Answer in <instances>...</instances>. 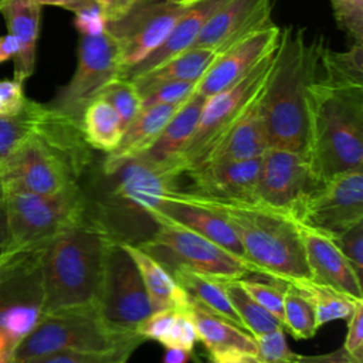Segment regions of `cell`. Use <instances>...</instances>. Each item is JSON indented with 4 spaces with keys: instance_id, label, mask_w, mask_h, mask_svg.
Returning <instances> with one entry per match:
<instances>
[{
    "instance_id": "1",
    "label": "cell",
    "mask_w": 363,
    "mask_h": 363,
    "mask_svg": "<svg viewBox=\"0 0 363 363\" xmlns=\"http://www.w3.org/2000/svg\"><path fill=\"white\" fill-rule=\"evenodd\" d=\"M325 43L308 40L306 30L286 26L279 31L277 48L258 105L268 147L306 155L309 122L306 89L319 68Z\"/></svg>"
},
{
    "instance_id": "2",
    "label": "cell",
    "mask_w": 363,
    "mask_h": 363,
    "mask_svg": "<svg viewBox=\"0 0 363 363\" xmlns=\"http://www.w3.org/2000/svg\"><path fill=\"white\" fill-rule=\"evenodd\" d=\"M91 160L81 123L45 104L30 136L0 162V176L6 189L58 194L79 186Z\"/></svg>"
},
{
    "instance_id": "3",
    "label": "cell",
    "mask_w": 363,
    "mask_h": 363,
    "mask_svg": "<svg viewBox=\"0 0 363 363\" xmlns=\"http://www.w3.org/2000/svg\"><path fill=\"white\" fill-rule=\"evenodd\" d=\"M319 69V68H318ZM306 157L320 182L363 169V82L319 74L308 85Z\"/></svg>"
},
{
    "instance_id": "4",
    "label": "cell",
    "mask_w": 363,
    "mask_h": 363,
    "mask_svg": "<svg viewBox=\"0 0 363 363\" xmlns=\"http://www.w3.org/2000/svg\"><path fill=\"white\" fill-rule=\"evenodd\" d=\"M112 240L111 230L88 208L41 245L44 313L95 303Z\"/></svg>"
},
{
    "instance_id": "5",
    "label": "cell",
    "mask_w": 363,
    "mask_h": 363,
    "mask_svg": "<svg viewBox=\"0 0 363 363\" xmlns=\"http://www.w3.org/2000/svg\"><path fill=\"white\" fill-rule=\"evenodd\" d=\"M189 193L231 225L242 247L244 258L255 268L257 275L286 284L311 279L298 223L292 216L257 201L223 200Z\"/></svg>"
},
{
    "instance_id": "6",
    "label": "cell",
    "mask_w": 363,
    "mask_h": 363,
    "mask_svg": "<svg viewBox=\"0 0 363 363\" xmlns=\"http://www.w3.org/2000/svg\"><path fill=\"white\" fill-rule=\"evenodd\" d=\"M145 339L136 332L106 322L95 303L47 312L34 329L17 345L14 363L45 353L71 350L108 353L136 350Z\"/></svg>"
},
{
    "instance_id": "7",
    "label": "cell",
    "mask_w": 363,
    "mask_h": 363,
    "mask_svg": "<svg viewBox=\"0 0 363 363\" xmlns=\"http://www.w3.org/2000/svg\"><path fill=\"white\" fill-rule=\"evenodd\" d=\"M88 197L81 186L58 194H37L6 189L10 247L7 251L45 244L88 211Z\"/></svg>"
},
{
    "instance_id": "8",
    "label": "cell",
    "mask_w": 363,
    "mask_h": 363,
    "mask_svg": "<svg viewBox=\"0 0 363 363\" xmlns=\"http://www.w3.org/2000/svg\"><path fill=\"white\" fill-rule=\"evenodd\" d=\"M162 262L170 272L177 268L220 279L257 275L255 268L211 240L177 224L156 223L155 233L136 244Z\"/></svg>"
},
{
    "instance_id": "9",
    "label": "cell",
    "mask_w": 363,
    "mask_h": 363,
    "mask_svg": "<svg viewBox=\"0 0 363 363\" xmlns=\"http://www.w3.org/2000/svg\"><path fill=\"white\" fill-rule=\"evenodd\" d=\"M40 247L9 251L0 271V332L17 345L44 315Z\"/></svg>"
},
{
    "instance_id": "10",
    "label": "cell",
    "mask_w": 363,
    "mask_h": 363,
    "mask_svg": "<svg viewBox=\"0 0 363 363\" xmlns=\"http://www.w3.org/2000/svg\"><path fill=\"white\" fill-rule=\"evenodd\" d=\"M193 1L130 0L116 18L106 21L105 33L116 43L119 50L121 77L164 43Z\"/></svg>"
},
{
    "instance_id": "11",
    "label": "cell",
    "mask_w": 363,
    "mask_h": 363,
    "mask_svg": "<svg viewBox=\"0 0 363 363\" xmlns=\"http://www.w3.org/2000/svg\"><path fill=\"white\" fill-rule=\"evenodd\" d=\"M121 74L118 45L106 33L96 37L81 35L75 71L47 105L81 123L85 108Z\"/></svg>"
},
{
    "instance_id": "12",
    "label": "cell",
    "mask_w": 363,
    "mask_h": 363,
    "mask_svg": "<svg viewBox=\"0 0 363 363\" xmlns=\"http://www.w3.org/2000/svg\"><path fill=\"white\" fill-rule=\"evenodd\" d=\"M272 55L274 52L224 91L207 98L197 126L179 157V170L182 176L259 95L271 67Z\"/></svg>"
},
{
    "instance_id": "13",
    "label": "cell",
    "mask_w": 363,
    "mask_h": 363,
    "mask_svg": "<svg viewBox=\"0 0 363 363\" xmlns=\"http://www.w3.org/2000/svg\"><path fill=\"white\" fill-rule=\"evenodd\" d=\"M95 306L106 322L129 330H136V326L152 313L140 272L122 241L115 238L106 251Z\"/></svg>"
},
{
    "instance_id": "14",
    "label": "cell",
    "mask_w": 363,
    "mask_h": 363,
    "mask_svg": "<svg viewBox=\"0 0 363 363\" xmlns=\"http://www.w3.org/2000/svg\"><path fill=\"white\" fill-rule=\"evenodd\" d=\"M294 218L330 237L363 221V169L322 182L303 200Z\"/></svg>"
},
{
    "instance_id": "15",
    "label": "cell",
    "mask_w": 363,
    "mask_h": 363,
    "mask_svg": "<svg viewBox=\"0 0 363 363\" xmlns=\"http://www.w3.org/2000/svg\"><path fill=\"white\" fill-rule=\"evenodd\" d=\"M320 183L306 155L268 147L261 156L255 201L295 217Z\"/></svg>"
},
{
    "instance_id": "16",
    "label": "cell",
    "mask_w": 363,
    "mask_h": 363,
    "mask_svg": "<svg viewBox=\"0 0 363 363\" xmlns=\"http://www.w3.org/2000/svg\"><path fill=\"white\" fill-rule=\"evenodd\" d=\"M102 174L111 184L106 193V204L145 217H149V213L157 207L164 194L177 189L176 182L180 177L173 170L150 162L143 155L132 157Z\"/></svg>"
},
{
    "instance_id": "17",
    "label": "cell",
    "mask_w": 363,
    "mask_h": 363,
    "mask_svg": "<svg viewBox=\"0 0 363 363\" xmlns=\"http://www.w3.org/2000/svg\"><path fill=\"white\" fill-rule=\"evenodd\" d=\"M272 0H228L207 21L190 48H207L217 55L272 24Z\"/></svg>"
},
{
    "instance_id": "18",
    "label": "cell",
    "mask_w": 363,
    "mask_h": 363,
    "mask_svg": "<svg viewBox=\"0 0 363 363\" xmlns=\"http://www.w3.org/2000/svg\"><path fill=\"white\" fill-rule=\"evenodd\" d=\"M149 218L155 224L166 221L186 227L244 258L242 247L231 225L218 213L197 201L187 190H170L149 213Z\"/></svg>"
},
{
    "instance_id": "19",
    "label": "cell",
    "mask_w": 363,
    "mask_h": 363,
    "mask_svg": "<svg viewBox=\"0 0 363 363\" xmlns=\"http://www.w3.org/2000/svg\"><path fill=\"white\" fill-rule=\"evenodd\" d=\"M281 28L274 23L251 34L237 45L218 54L197 82L196 92L213 96L251 72L265 57L274 52Z\"/></svg>"
},
{
    "instance_id": "20",
    "label": "cell",
    "mask_w": 363,
    "mask_h": 363,
    "mask_svg": "<svg viewBox=\"0 0 363 363\" xmlns=\"http://www.w3.org/2000/svg\"><path fill=\"white\" fill-rule=\"evenodd\" d=\"M296 223L311 279L356 301H363L362 281L340 252L333 237Z\"/></svg>"
},
{
    "instance_id": "21",
    "label": "cell",
    "mask_w": 363,
    "mask_h": 363,
    "mask_svg": "<svg viewBox=\"0 0 363 363\" xmlns=\"http://www.w3.org/2000/svg\"><path fill=\"white\" fill-rule=\"evenodd\" d=\"M261 157L206 164L187 172L191 180L189 191L238 201H255Z\"/></svg>"
},
{
    "instance_id": "22",
    "label": "cell",
    "mask_w": 363,
    "mask_h": 363,
    "mask_svg": "<svg viewBox=\"0 0 363 363\" xmlns=\"http://www.w3.org/2000/svg\"><path fill=\"white\" fill-rule=\"evenodd\" d=\"M258 98L259 95L245 109V112L191 164L187 172L211 163L262 156V153L268 149V142L259 112Z\"/></svg>"
},
{
    "instance_id": "23",
    "label": "cell",
    "mask_w": 363,
    "mask_h": 363,
    "mask_svg": "<svg viewBox=\"0 0 363 363\" xmlns=\"http://www.w3.org/2000/svg\"><path fill=\"white\" fill-rule=\"evenodd\" d=\"M41 10L43 6L34 0H7L0 7V13L6 21L9 34L14 37L18 45V51L13 58V79L23 85L35 69Z\"/></svg>"
},
{
    "instance_id": "24",
    "label": "cell",
    "mask_w": 363,
    "mask_h": 363,
    "mask_svg": "<svg viewBox=\"0 0 363 363\" xmlns=\"http://www.w3.org/2000/svg\"><path fill=\"white\" fill-rule=\"evenodd\" d=\"M206 101L207 98L199 92L189 96L166 123L153 145L142 155L150 162L182 176L179 157L197 126Z\"/></svg>"
},
{
    "instance_id": "25",
    "label": "cell",
    "mask_w": 363,
    "mask_h": 363,
    "mask_svg": "<svg viewBox=\"0 0 363 363\" xmlns=\"http://www.w3.org/2000/svg\"><path fill=\"white\" fill-rule=\"evenodd\" d=\"M180 105L182 104H169L143 108L139 115L123 129L116 147L106 153L101 164V172L108 173L121 163L145 153L157 139Z\"/></svg>"
},
{
    "instance_id": "26",
    "label": "cell",
    "mask_w": 363,
    "mask_h": 363,
    "mask_svg": "<svg viewBox=\"0 0 363 363\" xmlns=\"http://www.w3.org/2000/svg\"><path fill=\"white\" fill-rule=\"evenodd\" d=\"M228 0H194L182 18L176 23L164 43L146 60L126 71L122 77L130 78L147 69H152L172 57L189 50L207 21L217 13V10Z\"/></svg>"
},
{
    "instance_id": "27",
    "label": "cell",
    "mask_w": 363,
    "mask_h": 363,
    "mask_svg": "<svg viewBox=\"0 0 363 363\" xmlns=\"http://www.w3.org/2000/svg\"><path fill=\"white\" fill-rule=\"evenodd\" d=\"M186 309L196 326L197 339L206 346L208 353L235 350L254 357L257 346L251 333L208 311L193 298H189Z\"/></svg>"
},
{
    "instance_id": "28",
    "label": "cell",
    "mask_w": 363,
    "mask_h": 363,
    "mask_svg": "<svg viewBox=\"0 0 363 363\" xmlns=\"http://www.w3.org/2000/svg\"><path fill=\"white\" fill-rule=\"evenodd\" d=\"M122 245L133 258L145 289L149 296L152 312L160 309H186L189 305V295L176 282L172 272L149 252L139 245L129 241H122Z\"/></svg>"
},
{
    "instance_id": "29",
    "label": "cell",
    "mask_w": 363,
    "mask_h": 363,
    "mask_svg": "<svg viewBox=\"0 0 363 363\" xmlns=\"http://www.w3.org/2000/svg\"><path fill=\"white\" fill-rule=\"evenodd\" d=\"M217 54L207 48H189L166 62L133 75L130 79L138 88L140 96L149 91L170 82H199Z\"/></svg>"
},
{
    "instance_id": "30",
    "label": "cell",
    "mask_w": 363,
    "mask_h": 363,
    "mask_svg": "<svg viewBox=\"0 0 363 363\" xmlns=\"http://www.w3.org/2000/svg\"><path fill=\"white\" fill-rule=\"evenodd\" d=\"M81 130L91 149L109 153L116 147L123 128L116 111L102 98L94 99L84 111Z\"/></svg>"
},
{
    "instance_id": "31",
    "label": "cell",
    "mask_w": 363,
    "mask_h": 363,
    "mask_svg": "<svg viewBox=\"0 0 363 363\" xmlns=\"http://www.w3.org/2000/svg\"><path fill=\"white\" fill-rule=\"evenodd\" d=\"M172 275L190 298L200 302L208 311L244 329L238 315L235 313L233 305L228 301L227 294L224 292L221 284L217 279L184 268H177L172 271Z\"/></svg>"
},
{
    "instance_id": "32",
    "label": "cell",
    "mask_w": 363,
    "mask_h": 363,
    "mask_svg": "<svg viewBox=\"0 0 363 363\" xmlns=\"http://www.w3.org/2000/svg\"><path fill=\"white\" fill-rule=\"evenodd\" d=\"M299 294L305 296V299L311 303L318 328L336 320V319H347L354 306L359 302L330 286L313 282L312 279H301L289 284Z\"/></svg>"
},
{
    "instance_id": "33",
    "label": "cell",
    "mask_w": 363,
    "mask_h": 363,
    "mask_svg": "<svg viewBox=\"0 0 363 363\" xmlns=\"http://www.w3.org/2000/svg\"><path fill=\"white\" fill-rule=\"evenodd\" d=\"M217 279L228 296L235 313L238 315L244 329L254 337L271 332L277 328H284L282 323L267 309H264L255 299H252L238 284L237 279Z\"/></svg>"
},
{
    "instance_id": "34",
    "label": "cell",
    "mask_w": 363,
    "mask_h": 363,
    "mask_svg": "<svg viewBox=\"0 0 363 363\" xmlns=\"http://www.w3.org/2000/svg\"><path fill=\"white\" fill-rule=\"evenodd\" d=\"M44 111L45 104L26 98L17 112L0 115V162L30 136Z\"/></svg>"
},
{
    "instance_id": "35",
    "label": "cell",
    "mask_w": 363,
    "mask_h": 363,
    "mask_svg": "<svg viewBox=\"0 0 363 363\" xmlns=\"http://www.w3.org/2000/svg\"><path fill=\"white\" fill-rule=\"evenodd\" d=\"M282 326L295 339H311L319 329L311 303L289 284L284 294Z\"/></svg>"
},
{
    "instance_id": "36",
    "label": "cell",
    "mask_w": 363,
    "mask_h": 363,
    "mask_svg": "<svg viewBox=\"0 0 363 363\" xmlns=\"http://www.w3.org/2000/svg\"><path fill=\"white\" fill-rule=\"evenodd\" d=\"M99 98L111 104L116 111L122 128L125 129L142 111V96L135 84L123 77L111 81L101 92Z\"/></svg>"
},
{
    "instance_id": "37",
    "label": "cell",
    "mask_w": 363,
    "mask_h": 363,
    "mask_svg": "<svg viewBox=\"0 0 363 363\" xmlns=\"http://www.w3.org/2000/svg\"><path fill=\"white\" fill-rule=\"evenodd\" d=\"M242 289L255 299L264 309L272 313L282 323V305L286 282L272 278H254L247 275L237 279Z\"/></svg>"
},
{
    "instance_id": "38",
    "label": "cell",
    "mask_w": 363,
    "mask_h": 363,
    "mask_svg": "<svg viewBox=\"0 0 363 363\" xmlns=\"http://www.w3.org/2000/svg\"><path fill=\"white\" fill-rule=\"evenodd\" d=\"M255 339V363H299L302 354L291 350L284 328L262 333Z\"/></svg>"
},
{
    "instance_id": "39",
    "label": "cell",
    "mask_w": 363,
    "mask_h": 363,
    "mask_svg": "<svg viewBox=\"0 0 363 363\" xmlns=\"http://www.w3.org/2000/svg\"><path fill=\"white\" fill-rule=\"evenodd\" d=\"M133 349H122L108 353H82L71 350H60L34 356L20 363H126Z\"/></svg>"
},
{
    "instance_id": "40",
    "label": "cell",
    "mask_w": 363,
    "mask_h": 363,
    "mask_svg": "<svg viewBox=\"0 0 363 363\" xmlns=\"http://www.w3.org/2000/svg\"><path fill=\"white\" fill-rule=\"evenodd\" d=\"M337 27L353 43H363V0H329Z\"/></svg>"
},
{
    "instance_id": "41",
    "label": "cell",
    "mask_w": 363,
    "mask_h": 363,
    "mask_svg": "<svg viewBox=\"0 0 363 363\" xmlns=\"http://www.w3.org/2000/svg\"><path fill=\"white\" fill-rule=\"evenodd\" d=\"M343 257L347 259L356 275L362 279L363 269V221L356 223L339 235L333 237Z\"/></svg>"
},
{
    "instance_id": "42",
    "label": "cell",
    "mask_w": 363,
    "mask_h": 363,
    "mask_svg": "<svg viewBox=\"0 0 363 363\" xmlns=\"http://www.w3.org/2000/svg\"><path fill=\"white\" fill-rule=\"evenodd\" d=\"M197 82H170L142 95V109L156 105L183 104L196 92Z\"/></svg>"
},
{
    "instance_id": "43",
    "label": "cell",
    "mask_w": 363,
    "mask_h": 363,
    "mask_svg": "<svg viewBox=\"0 0 363 363\" xmlns=\"http://www.w3.org/2000/svg\"><path fill=\"white\" fill-rule=\"evenodd\" d=\"M177 312H179V309H172V308L155 311L150 315H147L136 326V332L145 340H156L163 345L172 326H173Z\"/></svg>"
},
{
    "instance_id": "44",
    "label": "cell",
    "mask_w": 363,
    "mask_h": 363,
    "mask_svg": "<svg viewBox=\"0 0 363 363\" xmlns=\"http://www.w3.org/2000/svg\"><path fill=\"white\" fill-rule=\"evenodd\" d=\"M196 326L189 315L187 309H179L173 326L163 343L164 347H179L187 352H193L197 342Z\"/></svg>"
},
{
    "instance_id": "45",
    "label": "cell",
    "mask_w": 363,
    "mask_h": 363,
    "mask_svg": "<svg viewBox=\"0 0 363 363\" xmlns=\"http://www.w3.org/2000/svg\"><path fill=\"white\" fill-rule=\"evenodd\" d=\"M347 333L343 349L353 363H363V302H359L347 318Z\"/></svg>"
},
{
    "instance_id": "46",
    "label": "cell",
    "mask_w": 363,
    "mask_h": 363,
    "mask_svg": "<svg viewBox=\"0 0 363 363\" xmlns=\"http://www.w3.org/2000/svg\"><path fill=\"white\" fill-rule=\"evenodd\" d=\"M74 14V26L81 35L96 37L106 31V18L96 3Z\"/></svg>"
},
{
    "instance_id": "47",
    "label": "cell",
    "mask_w": 363,
    "mask_h": 363,
    "mask_svg": "<svg viewBox=\"0 0 363 363\" xmlns=\"http://www.w3.org/2000/svg\"><path fill=\"white\" fill-rule=\"evenodd\" d=\"M299 363H353L343 346L328 352L322 354H313V356H302Z\"/></svg>"
},
{
    "instance_id": "48",
    "label": "cell",
    "mask_w": 363,
    "mask_h": 363,
    "mask_svg": "<svg viewBox=\"0 0 363 363\" xmlns=\"http://www.w3.org/2000/svg\"><path fill=\"white\" fill-rule=\"evenodd\" d=\"M208 360L210 363H255L252 356L235 350L208 353Z\"/></svg>"
},
{
    "instance_id": "49",
    "label": "cell",
    "mask_w": 363,
    "mask_h": 363,
    "mask_svg": "<svg viewBox=\"0 0 363 363\" xmlns=\"http://www.w3.org/2000/svg\"><path fill=\"white\" fill-rule=\"evenodd\" d=\"M104 13L106 21L116 18L129 4L130 0H95Z\"/></svg>"
},
{
    "instance_id": "50",
    "label": "cell",
    "mask_w": 363,
    "mask_h": 363,
    "mask_svg": "<svg viewBox=\"0 0 363 363\" xmlns=\"http://www.w3.org/2000/svg\"><path fill=\"white\" fill-rule=\"evenodd\" d=\"M34 1L38 3L40 6H58L68 11H72V13H77L94 3H96L95 0H34Z\"/></svg>"
},
{
    "instance_id": "51",
    "label": "cell",
    "mask_w": 363,
    "mask_h": 363,
    "mask_svg": "<svg viewBox=\"0 0 363 363\" xmlns=\"http://www.w3.org/2000/svg\"><path fill=\"white\" fill-rule=\"evenodd\" d=\"M18 51L17 41L11 34L0 35V64L13 60Z\"/></svg>"
},
{
    "instance_id": "52",
    "label": "cell",
    "mask_w": 363,
    "mask_h": 363,
    "mask_svg": "<svg viewBox=\"0 0 363 363\" xmlns=\"http://www.w3.org/2000/svg\"><path fill=\"white\" fill-rule=\"evenodd\" d=\"M191 357V352L179 347H166L162 363H189Z\"/></svg>"
},
{
    "instance_id": "53",
    "label": "cell",
    "mask_w": 363,
    "mask_h": 363,
    "mask_svg": "<svg viewBox=\"0 0 363 363\" xmlns=\"http://www.w3.org/2000/svg\"><path fill=\"white\" fill-rule=\"evenodd\" d=\"M16 345L0 332V363H14Z\"/></svg>"
},
{
    "instance_id": "54",
    "label": "cell",
    "mask_w": 363,
    "mask_h": 363,
    "mask_svg": "<svg viewBox=\"0 0 363 363\" xmlns=\"http://www.w3.org/2000/svg\"><path fill=\"white\" fill-rule=\"evenodd\" d=\"M10 247V233L4 206L0 207V251H7Z\"/></svg>"
},
{
    "instance_id": "55",
    "label": "cell",
    "mask_w": 363,
    "mask_h": 363,
    "mask_svg": "<svg viewBox=\"0 0 363 363\" xmlns=\"http://www.w3.org/2000/svg\"><path fill=\"white\" fill-rule=\"evenodd\" d=\"M4 200H6V186H4V182L1 180V176H0V207L4 206Z\"/></svg>"
},
{
    "instance_id": "56",
    "label": "cell",
    "mask_w": 363,
    "mask_h": 363,
    "mask_svg": "<svg viewBox=\"0 0 363 363\" xmlns=\"http://www.w3.org/2000/svg\"><path fill=\"white\" fill-rule=\"evenodd\" d=\"M7 257H9V251H0V271H1V267L4 265Z\"/></svg>"
},
{
    "instance_id": "57",
    "label": "cell",
    "mask_w": 363,
    "mask_h": 363,
    "mask_svg": "<svg viewBox=\"0 0 363 363\" xmlns=\"http://www.w3.org/2000/svg\"><path fill=\"white\" fill-rule=\"evenodd\" d=\"M190 360H193V363H206V362L200 357V354H196L194 352H191V357H190Z\"/></svg>"
},
{
    "instance_id": "58",
    "label": "cell",
    "mask_w": 363,
    "mask_h": 363,
    "mask_svg": "<svg viewBox=\"0 0 363 363\" xmlns=\"http://www.w3.org/2000/svg\"><path fill=\"white\" fill-rule=\"evenodd\" d=\"M0 115H10L7 108H6V105H4V102L1 101V98H0Z\"/></svg>"
},
{
    "instance_id": "59",
    "label": "cell",
    "mask_w": 363,
    "mask_h": 363,
    "mask_svg": "<svg viewBox=\"0 0 363 363\" xmlns=\"http://www.w3.org/2000/svg\"><path fill=\"white\" fill-rule=\"evenodd\" d=\"M6 1H7V0H0V7H1V6H3Z\"/></svg>"
}]
</instances>
